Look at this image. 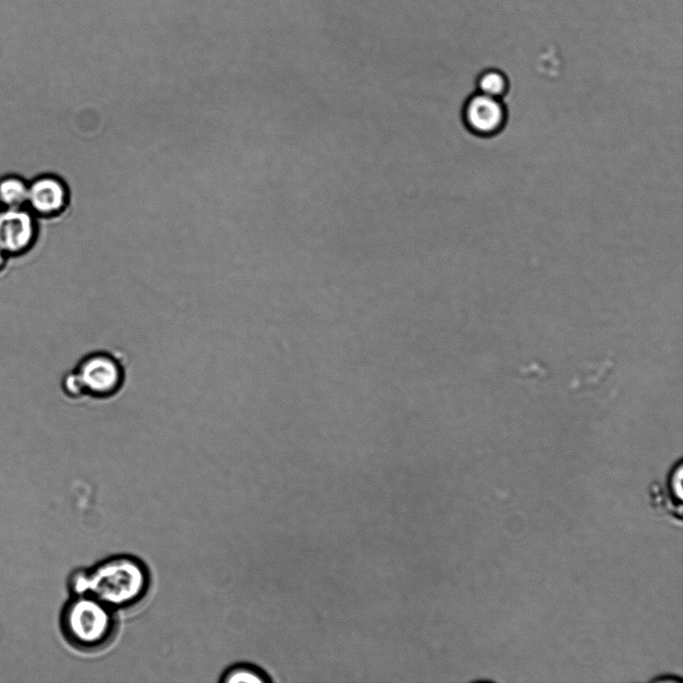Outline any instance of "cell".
I'll return each mask as SVG.
<instances>
[{"instance_id":"1","label":"cell","mask_w":683,"mask_h":683,"mask_svg":"<svg viewBox=\"0 0 683 683\" xmlns=\"http://www.w3.org/2000/svg\"><path fill=\"white\" fill-rule=\"evenodd\" d=\"M149 586L146 565L129 555L109 557L90 569L74 570L68 577L72 596H92L113 610L136 605Z\"/></svg>"},{"instance_id":"2","label":"cell","mask_w":683,"mask_h":683,"mask_svg":"<svg viewBox=\"0 0 683 683\" xmlns=\"http://www.w3.org/2000/svg\"><path fill=\"white\" fill-rule=\"evenodd\" d=\"M126 377V360L121 352L95 350L83 355L64 374L61 389L73 401H106L122 391Z\"/></svg>"},{"instance_id":"3","label":"cell","mask_w":683,"mask_h":683,"mask_svg":"<svg viewBox=\"0 0 683 683\" xmlns=\"http://www.w3.org/2000/svg\"><path fill=\"white\" fill-rule=\"evenodd\" d=\"M65 640L80 651H99L115 636L117 622L113 609L89 595L72 596L60 614Z\"/></svg>"},{"instance_id":"4","label":"cell","mask_w":683,"mask_h":683,"mask_svg":"<svg viewBox=\"0 0 683 683\" xmlns=\"http://www.w3.org/2000/svg\"><path fill=\"white\" fill-rule=\"evenodd\" d=\"M38 218L27 208L0 209V249L10 258L28 253L39 237Z\"/></svg>"},{"instance_id":"5","label":"cell","mask_w":683,"mask_h":683,"mask_svg":"<svg viewBox=\"0 0 683 683\" xmlns=\"http://www.w3.org/2000/svg\"><path fill=\"white\" fill-rule=\"evenodd\" d=\"M70 202V191L66 182L58 175L44 173L29 181L26 207L38 219L60 216Z\"/></svg>"},{"instance_id":"6","label":"cell","mask_w":683,"mask_h":683,"mask_svg":"<svg viewBox=\"0 0 683 683\" xmlns=\"http://www.w3.org/2000/svg\"><path fill=\"white\" fill-rule=\"evenodd\" d=\"M461 117L469 131L479 136H489L502 128L506 113L499 98L477 92L467 97Z\"/></svg>"},{"instance_id":"7","label":"cell","mask_w":683,"mask_h":683,"mask_svg":"<svg viewBox=\"0 0 683 683\" xmlns=\"http://www.w3.org/2000/svg\"><path fill=\"white\" fill-rule=\"evenodd\" d=\"M652 482L648 488V499L653 509L662 512L675 524L682 522V461L679 459L670 468L665 481Z\"/></svg>"},{"instance_id":"8","label":"cell","mask_w":683,"mask_h":683,"mask_svg":"<svg viewBox=\"0 0 683 683\" xmlns=\"http://www.w3.org/2000/svg\"><path fill=\"white\" fill-rule=\"evenodd\" d=\"M29 181L18 174H7L0 177L1 208L26 207Z\"/></svg>"},{"instance_id":"9","label":"cell","mask_w":683,"mask_h":683,"mask_svg":"<svg viewBox=\"0 0 683 683\" xmlns=\"http://www.w3.org/2000/svg\"><path fill=\"white\" fill-rule=\"evenodd\" d=\"M507 87L506 76L496 69L485 70L476 79L477 92L487 96L500 98L506 92Z\"/></svg>"},{"instance_id":"10","label":"cell","mask_w":683,"mask_h":683,"mask_svg":"<svg viewBox=\"0 0 683 683\" xmlns=\"http://www.w3.org/2000/svg\"><path fill=\"white\" fill-rule=\"evenodd\" d=\"M269 680L270 679L267 677V675L260 669L247 664H240L231 667L223 674L222 677V681L227 683H264Z\"/></svg>"},{"instance_id":"11","label":"cell","mask_w":683,"mask_h":683,"mask_svg":"<svg viewBox=\"0 0 683 683\" xmlns=\"http://www.w3.org/2000/svg\"><path fill=\"white\" fill-rule=\"evenodd\" d=\"M9 259L10 257L2 249H0V273L6 269Z\"/></svg>"},{"instance_id":"12","label":"cell","mask_w":683,"mask_h":683,"mask_svg":"<svg viewBox=\"0 0 683 683\" xmlns=\"http://www.w3.org/2000/svg\"><path fill=\"white\" fill-rule=\"evenodd\" d=\"M0 209H1V206H0Z\"/></svg>"}]
</instances>
